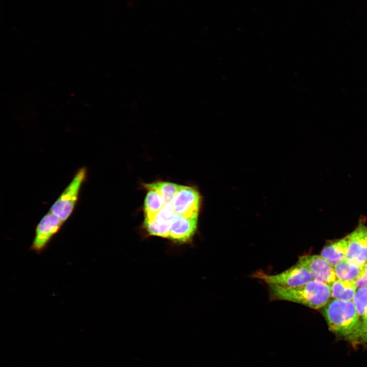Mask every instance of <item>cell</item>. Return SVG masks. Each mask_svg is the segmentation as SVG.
I'll return each instance as SVG.
<instances>
[{"label": "cell", "instance_id": "6da1fadb", "mask_svg": "<svg viewBox=\"0 0 367 367\" xmlns=\"http://www.w3.org/2000/svg\"><path fill=\"white\" fill-rule=\"evenodd\" d=\"M323 314L329 330L337 337L354 348L362 345L361 325L352 301L329 300Z\"/></svg>", "mask_w": 367, "mask_h": 367}, {"label": "cell", "instance_id": "7a4b0ae2", "mask_svg": "<svg viewBox=\"0 0 367 367\" xmlns=\"http://www.w3.org/2000/svg\"><path fill=\"white\" fill-rule=\"evenodd\" d=\"M270 301H285L318 309L330 300V286L312 280L302 285L288 287L268 284Z\"/></svg>", "mask_w": 367, "mask_h": 367}, {"label": "cell", "instance_id": "3957f363", "mask_svg": "<svg viewBox=\"0 0 367 367\" xmlns=\"http://www.w3.org/2000/svg\"><path fill=\"white\" fill-rule=\"evenodd\" d=\"M87 176V169L81 167L71 181L50 207L49 212L59 216L64 222L68 220L77 204L82 185Z\"/></svg>", "mask_w": 367, "mask_h": 367}, {"label": "cell", "instance_id": "277c9868", "mask_svg": "<svg viewBox=\"0 0 367 367\" xmlns=\"http://www.w3.org/2000/svg\"><path fill=\"white\" fill-rule=\"evenodd\" d=\"M253 276L264 281L267 285L288 287L302 285L313 280L308 270L298 263L277 274H269L259 271L253 274Z\"/></svg>", "mask_w": 367, "mask_h": 367}, {"label": "cell", "instance_id": "5b68a950", "mask_svg": "<svg viewBox=\"0 0 367 367\" xmlns=\"http://www.w3.org/2000/svg\"><path fill=\"white\" fill-rule=\"evenodd\" d=\"M64 223L59 216L49 211L37 225L30 250L38 254L42 253Z\"/></svg>", "mask_w": 367, "mask_h": 367}, {"label": "cell", "instance_id": "8992f818", "mask_svg": "<svg viewBox=\"0 0 367 367\" xmlns=\"http://www.w3.org/2000/svg\"><path fill=\"white\" fill-rule=\"evenodd\" d=\"M347 237L348 247L345 260L363 266L367 262V226L360 222Z\"/></svg>", "mask_w": 367, "mask_h": 367}, {"label": "cell", "instance_id": "52a82bcc", "mask_svg": "<svg viewBox=\"0 0 367 367\" xmlns=\"http://www.w3.org/2000/svg\"><path fill=\"white\" fill-rule=\"evenodd\" d=\"M200 196L195 188L180 186L172 202L175 214L188 218H198Z\"/></svg>", "mask_w": 367, "mask_h": 367}, {"label": "cell", "instance_id": "ba28073f", "mask_svg": "<svg viewBox=\"0 0 367 367\" xmlns=\"http://www.w3.org/2000/svg\"><path fill=\"white\" fill-rule=\"evenodd\" d=\"M297 263L308 270L314 280L330 286L337 279L334 267L320 255L300 256Z\"/></svg>", "mask_w": 367, "mask_h": 367}, {"label": "cell", "instance_id": "9c48e42d", "mask_svg": "<svg viewBox=\"0 0 367 367\" xmlns=\"http://www.w3.org/2000/svg\"><path fill=\"white\" fill-rule=\"evenodd\" d=\"M175 213L172 203L165 204L151 219H145L144 227L151 236L168 239Z\"/></svg>", "mask_w": 367, "mask_h": 367}, {"label": "cell", "instance_id": "30bf717a", "mask_svg": "<svg viewBox=\"0 0 367 367\" xmlns=\"http://www.w3.org/2000/svg\"><path fill=\"white\" fill-rule=\"evenodd\" d=\"M198 218H188L175 214L168 239L178 244L190 242L197 227Z\"/></svg>", "mask_w": 367, "mask_h": 367}, {"label": "cell", "instance_id": "8fae6325", "mask_svg": "<svg viewBox=\"0 0 367 367\" xmlns=\"http://www.w3.org/2000/svg\"><path fill=\"white\" fill-rule=\"evenodd\" d=\"M348 247V239L343 238L330 241L322 250L320 255L332 267L345 259Z\"/></svg>", "mask_w": 367, "mask_h": 367}, {"label": "cell", "instance_id": "7c38bea8", "mask_svg": "<svg viewBox=\"0 0 367 367\" xmlns=\"http://www.w3.org/2000/svg\"><path fill=\"white\" fill-rule=\"evenodd\" d=\"M352 301L361 325L362 345L367 348V287L358 289Z\"/></svg>", "mask_w": 367, "mask_h": 367}, {"label": "cell", "instance_id": "4fadbf2b", "mask_svg": "<svg viewBox=\"0 0 367 367\" xmlns=\"http://www.w3.org/2000/svg\"><path fill=\"white\" fill-rule=\"evenodd\" d=\"M357 290L355 282L337 279L330 285L331 297L334 299L352 301Z\"/></svg>", "mask_w": 367, "mask_h": 367}, {"label": "cell", "instance_id": "5bb4252c", "mask_svg": "<svg viewBox=\"0 0 367 367\" xmlns=\"http://www.w3.org/2000/svg\"><path fill=\"white\" fill-rule=\"evenodd\" d=\"M337 279L355 282L362 275L363 266H359L344 260L334 267Z\"/></svg>", "mask_w": 367, "mask_h": 367}, {"label": "cell", "instance_id": "9a60e30c", "mask_svg": "<svg viewBox=\"0 0 367 367\" xmlns=\"http://www.w3.org/2000/svg\"><path fill=\"white\" fill-rule=\"evenodd\" d=\"M147 190L144 205L145 219H151L162 208L165 203L156 190L152 189Z\"/></svg>", "mask_w": 367, "mask_h": 367}, {"label": "cell", "instance_id": "2e32d148", "mask_svg": "<svg viewBox=\"0 0 367 367\" xmlns=\"http://www.w3.org/2000/svg\"><path fill=\"white\" fill-rule=\"evenodd\" d=\"M180 187V185L166 181H159L145 185V187L147 189H152L156 190L162 197L165 204L172 203Z\"/></svg>", "mask_w": 367, "mask_h": 367}, {"label": "cell", "instance_id": "e0dca14e", "mask_svg": "<svg viewBox=\"0 0 367 367\" xmlns=\"http://www.w3.org/2000/svg\"><path fill=\"white\" fill-rule=\"evenodd\" d=\"M357 289L367 287V262L363 266V272L361 276L355 282Z\"/></svg>", "mask_w": 367, "mask_h": 367}]
</instances>
